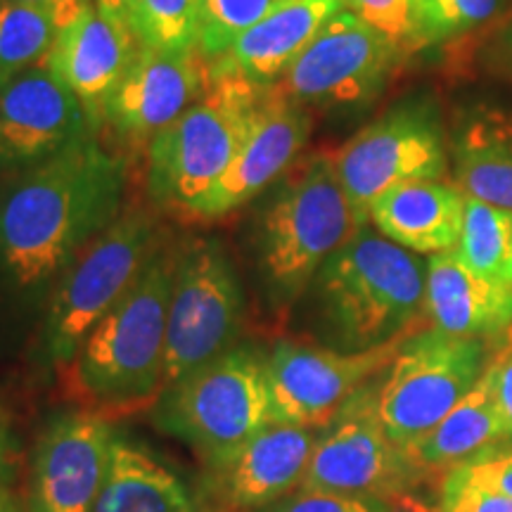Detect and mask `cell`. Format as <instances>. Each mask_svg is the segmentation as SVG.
<instances>
[{"mask_svg": "<svg viewBox=\"0 0 512 512\" xmlns=\"http://www.w3.org/2000/svg\"><path fill=\"white\" fill-rule=\"evenodd\" d=\"M17 3L36 5V8L48 10L50 15L57 19L60 27H67V24L74 22V19L86 10L93 0H17Z\"/></svg>", "mask_w": 512, "mask_h": 512, "instance_id": "cell-37", "label": "cell"}, {"mask_svg": "<svg viewBox=\"0 0 512 512\" xmlns=\"http://www.w3.org/2000/svg\"><path fill=\"white\" fill-rule=\"evenodd\" d=\"M15 482V437H12L8 413L0 406V494Z\"/></svg>", "mask_w": 512, "mask_h": 512, "instance_id": "cell-36", "label": "cell"}, {"mask_svg": "<svg viewBox=\"0 0 512 512\" xmlns=\"http://www.w3.org/2000/svg\"><path fill=\"white\" fill-rule=\"evenodd\" d=\"M422 475L411 456L384 432L375 411V384L370 382L330 425L318 430L299 489L392 503L411 496Z\"/></svg>", "mask_w": 512, "mask_h": 512, "instance_id": "cell-11", "label": "cell"}, {"mask_svg": "<svg viewBox=\"0 0 512 512\" xmlns=\"http://www.w3.org/2000/svg\"><path fill=\"white\" fill-rule=\"evenodd\" d=\"M439 512H512V498L489 491L441 486Z\"/></svg>", "mask_w": 512, "mask_h": 512, "instance_id": "cell-34", "label": "cell"}, {"mask_svg": "<svg viewBox=\"0 0 512 512\" xmlns=\"http://www.w3.org/2000/svg\"><path fill=\"white\" fill-rule=\"evenodd\" d=\"M93 3L102 15H107L110 19H114V22L124 24V27L131 29L133 0H93Z\"/></svg>", "mask_w": 512, "mask_h": 512, "instance_id": "cell-38", "label": "cell"}, {"mask_svg": "<svg viewBox=\"0 0 512 512\" xmlns=\"http://www.w3.org/2000/svg\"><path fill=\"white\" fill-rule=\"evenodd\" d=\"M309 136L311 117L306 107L283 98L273 86H268L266 110L245 147L219 181L185 211L183 219L214 221L245 207L290 169Z\"/></svg>", "mask_w": 512, "mask_h": 512, "instance_id": "cell-17", "label": "cell"}, {"mask_svg": "<svg viewBox=\"0 0 512 512\" xmlns=\"http://www.w3.org/2000/svg\"><path fill=\"white\" fill-rule=\"evenodd\" d=\"M501 8V0H422V46H444L463 38Z\"/></svg>", "mask_w": 512, "mask_h": 512, "instance_id": "cell-31", "label": "cell"}, {"mask_svg": "<svg viewBox=\"0 0 512 512\" xmlns=\"http://www.w3.org/2000/svg\"><path fill=\"white\" fill-rule=\"evenodd\" d=\"M318 430L273 422L219 465L209 467L228 508L252 512L294 494L304 482Z\"/></svg>", "mask_w": 512, "mask_h": 512, "instance_id": "cell-19", "label": "cell"}, {"mask_svg": "<svg viewBox=\"0 0 512 512\" xmlns=\"http://www.w3.org/2000/svg\"><path fill=\"white\" fill-rule=\"evenodd\" d=\"M126 164L88 133L0 190V278L41 292L121 216Z\"/></svg>", "mask_w": 512, "mask_h": 512, "instance_id": "cell-1", "label": "cell"}, {"mask_svg": "<svg viewBox=\"0 0 512 512\" xmlns=\"http://www.w3.org/2000/svg\"><path fill=\"white\" fill-rule=\"evenodd\" d=\"M363 223L339 183L335 162L313 155L266 204L259 223V264L275 306L297 302L320 268Z\"/></svg>", "mask_w": 512, "mask_h": 512, "instance_id": "cell-5", "label": "cell"}, {"mask_svg": "<svg viewBox=\"0 0 512 512\" xmlns=\"http://www.w3.org/2000/svg\"><path fill=\"white\" fill-rule=\"evenodd\" d=\"M465 216V192L439 181L392 188L370 207V223L413 254L453 252Z\"/></svg>", "mask_w": 512, "mask_h": 512, "instance_id": "cell-21", "label": "cell"}, {"mask_svg": "<svg viewBox=\"0 0 512 512\" xmlns=\"http://www.w3.org/2000/svg\"><path fill=\"white\" fill-rule=\"evenodd\" d=\"M131 31L140 46L159 53H190L200 48L197 0H133Z\"/></svg>", "mask_w": 512, "mask_h": 512, "instance_id": "cell-28", "label": "cell"}, {"mask_svg": "<svg viewBox=\"0 0 512 512\" xmlns=\"http://www.w3.org/2000/svg\"><path fill=\"white\" fill-rule=\"evenodd\" d=\"M178 247L159 240L143 271L91 330L69 363V394L112 418L155 406L164 392L166 316Z\"/></svg>", "mask_w": 512, "mask_h": 512, "instance_id": "cell-2", "label": "cell"}, {"mask_svg": "<svg viewBox=\"0 0 512 512\" xmlns=\"http://www.w3.org/2000/svg\"><path fill=\"white\" fill-rule=\"evenodd\" d=\"M494 377V396L498 413H501L505 434L512 439V344H505L501 354L489 361Z\"/></svg>", "mask_w": 512, "mask_h": 512, "instance_id": "cell-35", "label": "cell"}, {"mask_svg": "<svg viewBox=\"0 0 512 512\" xmlns=\"http://www.w3.org/2000/svg\"><path fill=\"white\" fill-rule=\"evenodd\" d=\"M422 311L432 328L446 335L494 339L512 325V285L482 278L458 261L453 252L432 254L425 273Z\"/></svg>", "mask_w": 512, "mask_h": 512, "instance_id": "cell-20", "label": "cell"}, {"mask_svg": "<svg viewBox=\"0 0 512 512\" xmlns=\"http://www.w3.org/2000/svg\"><path fill=\"white\" fill-rule=\"evenodd\" d=\"M408 337V335H406ZM401 339L368 351H339L280 339L266 351L273 422L323 430L394 361Z\"/></svg>", "mask_w": 512, "mask_h": 512, "instance_id": "cell-12", "label": "cell"}, {"mask_svg": "<svg viewBox=\"0 0 512 512\" xmlns=\"http://www.w3.org/2000/svg\"><path fill=\"white\" fill-rule=\"evenodd\" d=\"M425 273L427 261L370 226L358 228L313 280L335 349L368 351L415 332L425 304Z\"/></svg>", "mask_w": 512, "mask_h": 512, "instance_id": "cell-3", "label": "cell"}, {"mask_svg": "<svg viewBox=\"0 0 512 512\" xmlns=\"http://www.w3.org/2000/svg\"><path fill=\"white\" fill-rule=\"evenodd\" d=\"M152 420L159 430L188 444L209 467L219 465L273 425L266 354L238 344L192 370L159 394Z\"/></svg>", "mask_w": 512, "mask_h": 512, "instance_id": "cell-6", "label": "cell"}, {"mask_svg": "<svg viewBox=\"0 0 512 512\" xmlns=\"http://www.w3.org/2000/svg\"><path fill=\"white\" fill-rule=\"evenodd\" d=\"M441 486L451 489H477L512 498V451L489 453L463 463L444 475Z\"/></svg>", "mask_w": 512, "mask_h": 512, "instance_id": "cell-32", "label": "cell"}, {"mask_svg": "<svg viewBox=\"0 0 512 512\" xmlns=\"http://www.w3.org/2000/svg\"><path fill=\"white\" fill-rule=\"evenodd\" d=\"M245 294L233 261L216 238L178 247L166 316L164 389L238 347Z\"/></svg>", "mask_w": 512, "mask_h": 512, "instance_id": "cell-9", "label": "cell"}, {"mask_svg": "<svg viewBox=\"0 0 512 512\" xmlns=\"http://www.w3.org/2000/svg\"><path fill=\"white\" fill-rule=\"evenodd\" d=\"M401 57L399 48L344 8L273 88L302 107L363 105L380 95Z\"/></svg>", "mask_w": 512, "mask_h": 512, "instance_id": "cell-13", "label": "cell"}, {"mask_svg": "<svg viewBox=\"0 0 512 512\" xmlns=\"http://www.w3.org/2000/svg\"><path fill=\"white\" fill-rule=\"evenodd\" d=\"M252 512H396V510L392 503L380 501V498L325 494V491L297 489L294 494Z\"/></svg>", "mask_w": 512, "mask_h": 512, "instance_id": "cell-33", "label": "cell"}, {"mask_svg": "<svg viewBox=\"0 0 512 512\" xmlns=\"http://www.w3.org/2000/svg\"><path fill=\"white\" fill-rule=\"evenodd\" d=\"M458 188L491 207L512 211V114L477 110L453 140Z\"/></svg>", "mask_w": 512, "mask_h": 512, "instance_id": "cell-25", "label": "cell"}, {"mask_svg": "<svg viewBox=\"0 0 512 512\" xmlns=\"http://www.w3.org/2000/svg\"><path fill=\"white\" fill-rule=\"evenodd\" d=\"M344 8L387 38L406 57L422 46V0H344Z\"/></svg>", "mask_w": 512, "mask_h": 512, "instance_id": "cell-30", "label": "cell"}, {"mask_svg": "<svg viewBox=\"0 0 512 512\" xmlns=\"http://www.w3.org/2000/svg\"><path fill=\"white\" fill-rule=\"evenodd\" d=\"M95 133L81 100L46 62L0 88V164L24 169Z\"/></svg>", "mask_w": 512, "mask_h": 512, "instance_id": "cell-16", "label": "cell"}, {"mask_svg": "<svg viewBox=\"0 0 512 512\" xmlns=\"http://www.w3.org/2000/svg\"><path fill=\"white\" fill-rule=\"evenodd\" d=\"M60 29L48 10L0 0V88L46 62Z\"/></svg>", "mask_w": 512, "mask_h": 512, "instance_id": "cell-27", "label": "cell"}, {"mask_svg": "<svg viewBox=\"0 0 512 512\" xmlns=\"http://www.w3.org/2000/svg\"><path fill=\"white\" fill-rule=\"evenodd\" d=\"M268 86L249 81L226 57L211 60L204 93L150 143L147 192L185 214L219 181L266 110Z\"/></svg>", "mask_w": 512, "mask_h": 512, "instance_id": "cell-4", "label": "cell"}, {"mask_svg": "<svg viewBox=\"0 0 512 512\" xmlns=\"http://www.w3.org/2000/svg\"><path fill=\"white\" fill-rule=\"evenodd\" d=\"M508 439L494 396L491 366L479 377L463 401L439 422L430 434L408 448V456L422 472H446L470 460L498 453L496 446Z\"/></svg>", "mask_w": 512, "mask_h": 512, "instance_id": "cell-24", "label": "cell"}, {"mask_svg": "<svg viewBox=\"0 0 512 512\" xmlns=\"http://www.w3.org/2000/svg\"><path fill=\"white\" fill-rule=\"evenodd\" d=\"M486 366L484 339L437 328L403 337L382 382L375 384V411L384 432L408 451L465 399Z\"/></svg>", "mask_w": 512, "mask_h": 512, "instance_id": "cell-7", "label": "cell"}, {"mask_svg": "<svg viewBox=\"0 0 512 512\" xmlns=\"http://www.w3.org/2000/svg\"><path fill=\"white\" fill-rule=\"evenodd\" d=\"M0 512H27V508H24V503L19 501L15 491L8 489L0 494Z\"/></svg>", "mask_w": 512, "mask_h": 512, "instance_id": "cell-40", "label": "cell"}, {"mask_svg": "<svg viewBox=\"0 0 512 512\" xmlns=\"http://www.w3.org/2000/svg\"><path fill=\"white\" fill-rule=\"evenodd\" d=\"M152 214L121 211L105 233L76 256L50 297L43 342L55 366H69L100 318L119 302L159 245Z\"/></svg>", "mask_w": 512, "mask_h": 512, "instance_id": "cell-8", "label": "cell"}, {"mask_svg": "<svg viewBox=\"0 0 512 512\" xmlns=\"http://www.w3.org/2000/svg\"><path fill=\"white\" fill-rule=\"evenodd\" d=\"M0 169H3V164H0Z\"/></svg>", "mask_w": 512, "mask_h": 512, "instance_id": "cell-42", "label": "cell"}, {"mask_svg": "<svg viewBox=\"0 0 512 512\" xmlns=\"http://www.w3.org/2000/svg\"><path fill=\"white\" fill-rule=\"evenodd\" d=\"M342 10L344 0H290L245 31L223 57L249 81L273 86Z\"/></svg>", "mask_w": 512, "mask_h": 512, "instance_id": "cell-22", "label": "cell"}, {"mask_svg": "<svg viewBox=\"0 0 512 512\" xmlns=\"http://www.w3.org/2000/svg\"><path fill=\"white\" fill-rule=\"evenodd\" d=\"M285 3L290 0H197L200 50L209 60H219L245 31Z\"/></svg>", "mask_w": 512, "mask_h": 512, "instance_id": "cell-29", "label": "cell"}, {"mask_svg": "<svg viewBox=\"0 0 512 512\" xmlns=\"http://www.w3.org/2000/svg\"><path fill=\"white\" fill-rule=\"evenodd\" d=\"M138 48L140 41L136 34L124 24L102 15L95 3L88 5L57 34L46 64L81 100L93 131L102 124L105 102L126 74Z\"/></svg>", "mask_w": 512, "mask_h": 512, "instance_id": "cell-18", "label": "cell"}, {"mask_svg": "<svg viewBox=\"0 0 512 512\" xmlns=\"http://www.w3.org/2000/svg\"><path fill=\"white\" fill-rule=\"evenodd\" d=\"M209 79L211 60L200 48L159 53L140 46L105 102L102 124L126 143H152L200 98Z\"/></svg>", "mask_w": 512, "mask_h": 512, "instance_id": "cell-15", "label": "cell"}, {"mask_svg": "<svg viewBox=\"0 0 512 512\" xmlns=\"http://www.w3.org/2000/svg\"><path fill=\"white\" fill-rule=\"evenodd\" d=\"M339 183L363 226L384 192L406 183L439 181L448 169L444 126L427 98L396 105L332 157Z\"/></svg>", "mask_w": 512, "mask_h": 512, "instance_id": "cell-10", "label": "cell"}, {"mask_svg": "<svg viewBox=\"0 0 512 512\" xmlns=\"http://www.w3.org/2000/svg\"><path fill=\"white\" fill-rule=\"evenodd\" d=\"M114 434L107 418L86 408L53 415L31 456L27 512H91L110 467Z\"/></svg>", "mask_w": 512, "mask_h": 512, "instance_id": "cell-14", "label": "cell"}, {"mask_svg": "<svg viewBox=\"0 0 512 512\" xmlns=\"http://www.w3.org/2000/svg\"><path fill=\"white\" fill-rule=\"evenodd\" d=\"M453 254L482 278L512 285V211L465 195V216Z\"/></svg>", "mask_w": 512, "mask_h": 512, "instance_id": "cell-26", "label": "cell"}, {"mask_svg": "<svg viewBox=\"0 0 512 512\" xmlns=\"http://www.w3.org/2000/svg\"><path fill=\"white\" fill-rule=\"evenodd\" d=\"M505 337H508V344H512V325H510V330H508V335H505Z\"/></svg>", "mask_w": 512, "mask_h": 512, "instance_id": "cell-41", "label": "cell"}, {"mask_svg": "<svg viewBox=\"0 0 512 512\" xmlns=\"http://www.w3.org/2000/svg\"><path fill=\"white\" fill-rule=\"evenodd\" d=\"M496 62L501 64V69L508 76H512V12L508 24L501 29V34L496 38V48H494Z\"/></svg>", "mask_w": 512, "mask_h": 512, "instance_id": "cell-39", "label": "cell"}, {"mask_svg": "<svg viewBox=\"0 0 512 512\" xmlns=\"http://www.w3.org/2000/svg\"><path fill=\"white\" fill-rule=\"evenodd\" d=\"M91 512H200V508L174 467L117 432L110 467Z\"/></svg>", "mask_w": 512, "mask_h": 512, "instance_id": "cell-23", "label": "cell"}]
</instances>
